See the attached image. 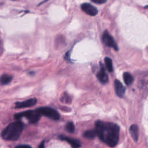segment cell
<instances>
[{
  "mask_svg": "<svg viewBox=\"0 0 148 148\" xmlns=\"http://www.w3.org/2000/svg\"><path fill=\"white\" fill-rule=\"evenodd\" d=\"M95 125L97 135L102 142L110 147H114L117 144L120 128L117 124L98 120Z\"/></svg>",
  "mask_w": 148,
  "mask_h": 148,
  "instance_id": "cell-1",
  "label": "cell"
},
{
  "mask_svg": "<svg viewBox=\"0 0 148 148\" xmlns=\"http://www.w3.org/2000/svg\"><path fill=\"white\" fill-rule=\"evenodd\" d=\"M24 128V124L20 121L9 124L2 132V137L8 140H16L21 135Z\"/></svg>",
  "mask_w": 148,
  "mask_h": 148,
  "instance_id": "cell-2",
  "label": "cell"
},
{
  "mask_svg": "<svg viewBox=\"0 0 148 148\" xmlns=\"http://www.w3.org/2000/svg\"><path fill=\"white\" fill-rule=\"evenodd\" d=\"M40 116L41 114L36 109L27 110L14 114V118L18 120L22 117H25L29 123L32 124L36 123L39 120Z\"/></svg>",
  "mask_w": 148,
  "mask_h": 148,
  "instance_id": "cell-3",
  "label": "cell"
},
{
  "mask_svg": "<svg viewBox=\"0 0 148 148\" xmlns=\"http://www.w3.org/2000/svg\"><path fill=\"white\" fill-rule=\"evenodd\" d=\"M36 110L41 115H44L45 116L53 120H58L60 117L59 113L52 108L41 107L37 108Z\"/></svg>",
  "mask_w": 148,
  "mask_h": 148,
  "instance_id": "cell-4",
  "label": "cell"
},
{
  "mask_svg": "<svg viewBox=\"0 0 148 148\" xmlns=\"http://www.w3.org/2000/svg\"><path fill=\"white\" fill-rule=\"evenodd\" d=\"M102 40L106 46L112 47L115 50H118V46L113 37L109 34L108 31H105L102 36Z\"/></svg>",
  "mask_w": 148,
  "mask_h": 148,
  "instance_id": "cell-5",
  "label": "cell"
},
{
  "mask_svg": "<svg viewBox=\"0 0 148 148\" xmlns=\"http://www.w3.org/2000/svg\"><path fill=\"white\" fill-rule=\"evenodd\" d=\"M81 8L84 13L91 16H94L98 13L97 9L89 3H84L82 4Z\"/></svg>",
  "mask_w": 148,
  "mask_h": 148,
  "instance_id": "cell-6",
  "label": "cell"
},
{
  "mask_svg": "<svg viewBox=\"0 0 148 148\" xmlns=\"http://www.w3.org/2000/svg\"><path fill=\"white\" fill-rule=\"evenodd\" d=\"M37 103V99L35 98L27 99L23 102H17L15 103V108L20 109L28 107H32Z\"/></svg>",
  "mask_w": 148,
  "mask_h": 148,
  "instance_id": "cell-7",
  "label": "cell"
},
{
  "mask_svg": "<svg viewBox=\"0 0 148 148\" xmlns=\"http://www.w3.org/2000/svg\"><path fill=\"white\" fill-rule=\"evenodd\" d=\"M97 77L102 84H106L108 82V75L102 63H100V69L97 73Z\"/></svg>",
  "mask_w": 148,
  "mask_h": 148,
  "instance_id": "cell-8",
  "label": "cell"
},
{
  "mask_svg": "<svg viewBox=\"0 0 148 148\" xmlns=\"http://www.w3.org/2000/svg\"><path fill=\"white\" fill-rule=\"evenodd\" d=\"M114 89L117 95L120 98H122L125 92V88L123 84L119 80H114Z\"/></svg>",
  "mask_w": 148,
  "mask_h": 148,
  "instance_id": "cell-9",
  "label": "cell"
},
{
  "mask_svg": "<svg viewBox=\"0 0 148 148\" xmlns=\"http://www.w3.org/2000/svg\"><path fill=\"white\" fill-rule=\"evenodd\" d=\"M60 138L62 140H64L66 141L69 144L71 145V146L73 148H80V147L81 146V143L79 142V140L77 139L71 138L67 136H64L62 135H60Z\"/></svg>",
  "mask_w": 148,
  "mask_h": 148,
  "instance_id": "cell-10",
  "label": "cell"
},
{
  "mask_svg": "<svg viewBox=\"0 0 148 148\" xmlns=\"http://www.w3.org/2000/svg\"><path fill=\"white\" fill-rule=\"evenodd\" d=\"M130 134L135 141H137L138 139V127L136 124H132L130 127Z\"/></svg>",
  "mask_w": 148,
  "mask_h": 148,
  "instance_id": "cell-11",
  "label": "cell"
},
{
  "mask_svg": "<svg viewBox=\"0 0 148 148\" xmlns=\"http://www.w3.org/2000/svg\"><path fill=\"white\" fill-rule=\"evenodd\" d=\"M13 77L8 74H3L0 77V83L2 85L9 84L12 80Z\"/></svg>",
  "mask_w": 148,
  "mask_h": 148,
  "instance_id": "cell-12",
  "label": "cell"
},
{
  "mask_svg": "<svg viewBox=\"0 0 148 148\" xmlns=\"http://www.w3.org/2000/svg\"><path fill=\"white\" fill-rule=\"evenodd\" d=\"M123 80L127 86L131 85L134 81L132 76L129 72H124L123 73Z\"/></svg>",
  "mask_w": 148,
  "mask_h": 148,
  "instance_id": "cell-13",
  "label": "cell"
},
{
  "mask_svg": "<svg viewBox=\"0 0 148 148\" xmlns=\"http://www.w3.org/2000/svg\"><path fill=\"white\" fill-rule=\"evenodd\" d=\"M105 66L106 68L107 69V70L111 72L113 71V63H112V61L111 60V58H110L109 57H105Z\"/></svg>",
  "mask_w": 148,
  "mask_h": 148,
  "instance_id": "cell-14",
  "label": "cell"
},
{
  "mask_svg": "<svg viewBox=\"0 0 148 148\" xmlns=\"http://www.w3.org/2000/svg\"><path fill=\"white\" fill-rule=\"evenodd\" d=\"M83 135L85 138H87L88 139H93L97 135L95 130H88L84 133Z\"/></svg>",
  "mask_w": 148,
  "mask_h": 148,
  "instance_id": "cell-15",
  "label": "cell"
},
{
  "mask_svg": "<svg viewBox=\"0 0 148 148\" xmlns=\"http://www.w3.org/2000/svg\"><path fill=\"white\" fill-rule=\"evenodd\" d=\"M65 129L69 132H71V133L73 132L74 131H75L74 124L71 121H69V122L67 123L65 125Z\"/></svg>",
  "mask_w": 148,
  "mask_h": 148,
  "instance_id": "cell-16",
  "label": "cell"
},
{
  "mask_svg": "<svg viewBox=\"0 0 148 148\" xmlns=\"http://www.w3.org/2000/svg\"><path fill=\"white\" fill-rule=\"evenodd\" d=\"M91 2L95 3H98V4H101V3H105L106 1V0H92Z\"/></svg>",
  "mask_w": 148,
  "mask_h": 148,
  "instance_id": "cell-17",
  "label": "cell"
},
{
  "mask_svg": "<svg viewBox=\"0 0 148 148\" xmlns=\"http://www.w3.org/2000/svg\"><path fill=\"white\" fill-rule=\"evenodd\" d=\"M16 148H32L30 146L27 145H18Z\"/></svg>",
  "mask_w": 148,
  "mask_h": 148,
  "instance_id": "cell-18",
  "label": "cell"
},
{
  "mask_svg": "<svg viewBox=\"0 0 148 148\" xmlns=\"http://www.w3.org/2000/svg\"><path fill=\"white\" fill-rule=\"evenodd\" d=\"M39 148H45V141L44 140L43 142H42L39 145Z\"/></svg>",
  "mask_w": 148,
  "mask_h": 148,
  "instance_id": "cell-19",
  "label": "cell"
},
{
  "mask_svg": "<svg viewBox=\"0 0 148 148\" xmlns=\"http://www.w3.org/2000/svg\"><path fill=\"white\" fill-rule=\"evenodd\" d=\"M145 8H148V5H147V6H146Z\"/></svg>",
  "mask_w": 148,
  "mask_h": 148,
  "instance_id": "cell-20",
  "label": "cell"
}]
</instances>
